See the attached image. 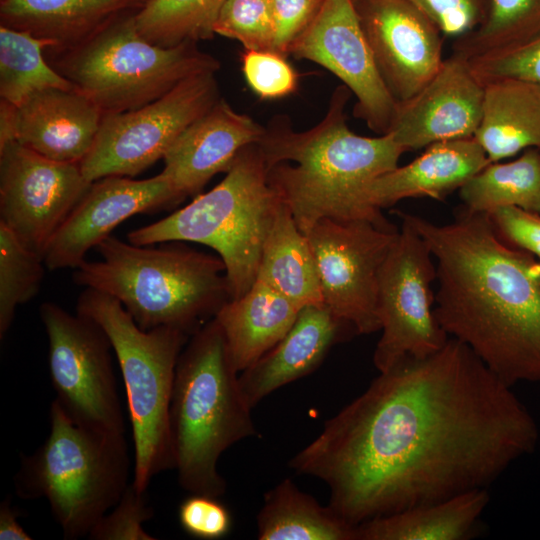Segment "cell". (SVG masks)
Here are the masks:
<instances>
[{"label":"cell","mask_w":540,"mask_h":540,"mask_svg":"<svg viewBox=\"0 0 540 540\" xmlns=\"http://www.w3.org/2000/svg\"><path fill=\"white\" fill-rule=\"evenodd\" d=\"M379 373L289 463L324 481L329 506L355 526L488 489L537 447L528 408L455 338Z\"/></svg>","instance_id":"6da1fadb"},{"label":"cell","mask_w":540,"mask_h":540,"mask_svg":"<svg viewBox=\"0 0 540 540\" xmlns=\"http://www.w3.org/2000/svg\"><path fill=\"white\" fill-rule=\"evenodd\" d=\"M436 263L434 314L502 382H540V261L497 235L487 213L461 207L447 224L395 211Z\"/></svg>","instance_id":"7a4b0ae2"},{"label":"cell","mask_w":540,"mask_h":540,"mask_svg":"<svg viewBox=\"0 0 540 540\" xmlns=\"http://www.w3.org/2000/svg\"><path fill=\"white\" fill-rule=\"evenodd\" d=\"M350 94L340 85L317 125L301 132L277 119L258 142L268 182L304 234L326 218L393 226L371 205L366 191L373 179L398 166L404 150L390 134L366 137L348 127Z\"/></svg>","instance_id":"3957f363"},{"label":"cell","mask_w":540,"mask_h":540,"mask_svg":"<svg viewBox=\"0 0 540 540\" xmlns=\"http://www.w3.org/2000/svg\"><path fill=\"white\" fill-rule=\"evenodd\" d=\"M237 373L223 330L212 318L179 356L169 410L173 468L190 494L222 496L220 456L238 441L259 436Z\"/></svg>","instance_id":"277c9868"},{"label":"cell","mask_w":540,"mask_h":540,"mask_svg":"<svg viewBox=\"0 0 540 540\" xmlns=\"http://www.w3.org/2000/svg\"><path fill=\"white\" fill-rule=\"evenodd\" d=\"M177 243L110 235L96 246L101 259L85 260L73 280L116 298L143 330L169 326L191 336L231 297L221 258Z\"/></svg>","instance_id":"5b68a950"},{"label":"cell","mask_w":540,"mask_h":540,"mask_svg":"<svg viewBox=\"0 0 540 540\" xmlns=\"http://www.w3.org/2000/svg\"><path fill=\"white\" fill-rule=\"evenodd\" d=\"M280 204L268 182L262 150L254 143L239 152L210 191L130 231L127 238L136 245L192 242L210 247L225 265L231 299H237L256 281L263 244Z\"/></svg>","instance_id":"8992f818"},{"label":"cell","mask_w":540,"mask_h":540,"mask_svg":"<svg viewBox=\"0 0 540 540\" xmlns=\"http://www.w3.org/2000/svg\"><path fill=\"white\" fill-rule=\"evenodd\" d=\"M130 457L124 434L75 423L53 400L50 432L31 455L22 456L15 490L25 499L46 498L63 537L89 535L128 487Z\"/></svg>","instance_id":"52a82bcc"},{"label":"cell","mask_w":540,"mask_h":540,"mask_svg":"<svg viewBox=\"0 0 540 540\" xmlns=\"http://www.w3.org/2000/svg\"><path fill=\"white\" fill-rule=\"evenodd\" d=\"M76 312L103 328L116 354L133 434L132 485L146 492L154 476L173 468L169 410L176 365L190 335L169 326L143 330L116 298L92 288L81 292Z\"/></svg>","instance_id":"ba28073f"},{"label":"cell","mask_w":540,"mask_h":540,"mask_svg":"<svg viewBox=\"0 0 540 540\" xmlns=\"http://www.w3.org/2000/svg\"><path fill=\"white\" fill-rule=\"evenodd\" d=\"M136 12L75 47L48 51L53 52L51 66L103 114L140 108L189 77L220 69V62L196 42L163 47L146 40L137 30Z\"/></svg>","instance_id":"9c48e42d"},{"label":"cell","mask_w":540,"mask_h":540,"mask_svg":"<svg viewBox=\"0 0 540 540\" xmlns=\"http://www.w3.org/2000/svg\"><path fill=\"white\" fill-rule=\"evenodd\" d=\"M49 341L55 401L75 423L103 433L125 434L113 372L111 342L90 317L53 302L40 306Z\"/></svg>","instance_id":"30bf717a"},{"label":"cell","mask_w":540,"mask_h":540,"mask_svg":"<svg viewBox=\"0 0 540 540\" xmlns=\"http://www.w3.org/2000/svg\"><path fill=\"white\" fill-rule=\"evenodd\" d=\"M220 99L215 73L189 77L140 108L104 114L95 142L80 163L89 182L133 177L159 159L176 138Z\"/></svg>","instance_id":"8fae6325"},{"label":"cell","mask_w":540,"mask_h":540,"mask_svg":"<svg viewBox=\"0 0 540 540\" xmlns=\"http://www.w3.org/2000/svg\"><path fill=\"white\" fill-rule=\"evenodd\" d=\"M399 217L401 228L379 274L378 316L382 334L373 354L379 372L407 356H429L450 338L434 314V257L420 233L407 219Z\"/></svg>","instance_id":"7c38bea8"},{"label":"cell","mask_w":540,"mask_h":540,"mask_svg":"<svg viewBox=\"0 0 540 540\" xmlns=\"http://www.w3.org/2000/svg\"><path fill=\"white\" fill-rule=\"evenodd\" d=\"M399 230L369 220L322 219L305 235L316 261L323 304L357 334L380 330L378 282Z\"/></svg>","instance_id":"4fadbf2b"},{"label":"cell","mask_w":540,"mask_h":540,"mask_svg":"<svg viewBox=\"0 0 540 540\" xmlns=\"http://www.w3.org/2000/svg\"><path fill=\"white\" fill-rule=\"evenodd\" d=\"M91 183L80 164L54 161L10 142L0 147V223L44 259Z\"/></svg>","instance_id":"5bb4252c"},{"label":"cell","mask_w":540,"mask_h":540,"mask_svg":"<svg viewBox=\"0 0 540 540\" xmlns=\"http://www.w3.org/2000/svg\"><path fill=\"white\" fill-rule=\"evenodd\" d=\"M289 53L337 76L356 98L355 116L380 135L388 132L397 102L379 73L354 0H323Z\"/></svg>","instance_id":"9a60e30c"},{"label":"cell","mask_w":540,"mask_h":540,"mask_svg":"<svg viewBox=\"0 0 540 540\" xmlns=\"http://www.w3.org/2000/svg\"><path fill=\"white\" fill-rule=\"evenodd\" d=\"M379 73L396 100L416 94L438 71L441 31L412 0H354Z\"/></svg>","instance_id":"2e32d148"},{"label":"cell","mask_w":540,"mask_h":540,"mask_svg":"<svg viewBox=\"0 0 540 540\" xmlns=\"http://www.w3.org/2000/svg\"><path fill=\"white\" fill-rule=\"evenodd\" d=\"M183 198L161 171L142 180L108 176L91 183L49 244L45 266L50 270L79 267L90 249L131 216L151 213Z\"/></svg>","instance_id":"e0dca14e"},{"label":"cell","mask_w":540,"mask_h":540,"mask_svg":"<svg viewBox=\"0 0 540 540\" xmlns=\"http://www.w3.org/2000/svg\"><path fill=\"white\" fill-rule=\"evenodd\" d=\"M484 82L470 62L452 53L412 97L397 102L386 134L404 150L474 137L482 117Z\"/></svg>","instance_id":"ac0fdd59"},{"label":"cell","mask_w":540,"mask_h":540,"mask_svg":"<svg viewBox=\"0 0 540 540\" xmlns=\"http://www.w3.org/2000/svg\"><path fill=\"white\" fill-rule=\"evenodd\" d=\"M265 130L220 98L172 143L162 158V172L183 199L198 194L213 176L230 169L244 147L258 143Z\"/></svg>","instance_id":"d6986e66"},{"label":"cell","mask_w":540,"mask_h":540,"mask_svg":"<svg viewBox=\"0 0 540 540\" xmlns=\"http://www.w3.org/2000/svg\"><path fill=\"white\" fill-rule=\"evenodd\" d=\"M103 115L76 89H43L15 106L14 140L51 160L80 164L95 142Z\"/></svg>","instance_id":"ffe728a7"},{"label":"cell","mask_w":540,"mask_h":540,"mask_svg":"<svg viewBox=\"0 0 540 540\" xmlns=\"http://www.w3.org/2000/svg\"><path fill=\"white\" fill-rule=\"evenodd\" d=\"M347 332L357 334L324 304L301 308L287 334L241 372L239 383L251 408L276 389L315 370Z\"/></svg>","instance_id":"44dd1931"},{"label":"cell","mask_w":540,"mask_h":540,"mask_svg":"<svg viewBox=\"0 0 540 540\" xmlns=\"http://www.w3.org/2000/svg\"><path fill=\"white\" fill-rule=\"evenodd\" d=\"M488 164L474 137L436 142L412 162L373 179L367 187V198L380 210L406 198L441 201Z\"/></svg>","instance_id":"7402d4cb"},{"label":"cell","mask_w":540,"mask_h":540,"mask_svg":"<svg viewBox=\"0 0 540 540\" xmlns=\"http://www.w3.org/2000/svg\"><path fill=\"white\" fill-rule=\"evenodd\" d=\"M147 0H0L1 26L45 39L61 51L89 39Z\"/></svg>","instance_id":"603a6c76"},{"label":"cell","mask_w":540,"mask_h":540,"mask_svg":"<svg viewBox=\"0 0 540 540\" xmlns=\"http://www.w3.org/2000/svg\"><path fill=\"white\" fill-rule=\"evenodd\" d=\"M300 310L259 280L243 296L227 301L214 318L236 370L244 371L271 350L293 326Z\"/></svg>","instance_id":"cb8c5ba5"},{"label":"cell","mask_w":540,"mask_h":540,"mask_svg":"<svg viewBox=\"0 0 540 540\" xmlns=\"http://www.w3.org/2000/svg\"><path fill=\"white\" fill-rule=\"evenodd\" d=\"M474 138L490 163L540 149V85L516 78L484 81L482 117Z\"/></svg>","instance_id":"d4e9b609"},{"label":"cell","mask_w":540,"mask_h":540,"mask_svg":"<svg viewBox=\"0 0 540 540\" xmlns=\"http://www.w3.org/2000/svg\"><path fill=\"white\" fill-rule=\"evenodd\" d=\"M487 489L379 516L357 525V540H467L481 531Z\"/></svg>","instance_id":"484cf974"},{"label":"cell","mask_w":540,"mask_h":540,"mask_svg":"<svg viewBox=\"0 0 540 540\" xmlns=\"http://www.w3.org/2000/svg\"><path fill=\"white\" fill-rule=\"evenodd\" d=\"M256 280L301 308L323 304L311 245L282 201L263 244Z\"/></svg>","instance_id":"4316f807"},{"label":"cell","mask_w":540,"mask_h":540,"mask_svg":"<svg viewBox=\"0 0 540 540\" xmlns=\"http://www.w3.org/2000/svg\"><path fill=\"white\" fill-rule=\"evenodd\" d=\"M257 536L260 540H357V526L287 478L265 494Z\"/></svg>","instance_id":"83f0119b"},{"label":"cell","mask_w":540,"mask_h":540,"mask_svg":"<svg viewBox=\"0 0 540 540\" xmlns=\"http://www.w3.org/2000/svg\"><path fill=\"white\" fill-rule=\"evenodd\" d=\"M459 196L473 212L514 206L540 214V149H526L510 162L488 164L459 189Z\"/></svg>","instance_id":"f1b7e54d"},{"label":"cell","mask_w":540,"mask_h":540,"mask_svg":"<svg viewBox=\"0 0 540 540\" xmlns=\"http://www.w3.org/2000/svg\"><path fill=\"white\" fill-rule=\"evenodd\" d=\"M51 47L45 39L0 26V96L17 106L34 92L75 87L44 58Z\"/></svg>","instance_id":"f546056e"},{"label":"cell","mask_w":540,"mask_h":540,"mask_svg":"<svg viewBox=\"0 0 540 540\" xmlns=\"http://www.w3.org/2000/svg\"><path fill=\"white\" fill-rule=\"evenodd\" d=\"M540 36V0H490L483 23L455 39L453 53L473 60L524 45Z\"/></svg>","instance_id":"4dcf8cb0"},{"label":"cell","mask_w":540,"mask_h":540,"mask_svg":"<svg viewBox=\"0 0 540 540\" xmlns=\"http://www.w3.org/2000/svg\"><path fill=\"white\" fill-rule=\"evenodd\" d=\"M225 0H147L134 14L138 32L149 42L172 47L213 37Z\"/></svg>","instance_id":"1f68e13d"},{"label":"cell","mask_w":540,"mask_h":540,"mask_svg":"<svg viewBox=\"0 0 540 540\" xmlns=\"http://www.w3.org/2000/svg\"><path fill=\"white\" fill-rule=\"evenodd\" d=\"M44 259L25 247L0 223V337L9 330L16 308L30 301L44 277Z\"/></svg>","instance_id":"d6a6232c"},{"label":"cell","mask_w":540,"mask_h":540,"mask_svg":"<svg viewBox=\"0 0 540 540\" xmlns=\"http://www.w3.org/2000/svg\"><path fill=\"white\" fill-rule=\"evenodd\" d=\"M213 31L239 41L245 50H272L275 26L270 0H225Z\"/></svg>","instance_id":"836d02e7"},{"label":"cell","mask_w":540,"mask_h":540,"mask_svg":"<svg viewBox=\"0 0 540 540\" xmlns=\"http://www.w3.org/2000/svg\"><path fill=\"white\" fill-rule=\"evenodd\" d=\"M285 56L273 50L244 49L241 55L244 78L261 99H279L297 89L299 75Z\"/></svg>","instance_id":"e575fe53"},{"label":"cell","mask_w":540,"mask_h":540,"mask_svg":"<svg viewBox=\"0 0 540 540\" xmlns=\"http://www.w3.org/2000/svg\"><path fill=\"white\" fill-rule=\"evenodd\" d=\"M154 512L145 492L130 483L118 503L93 527L88 537L94 540H154L143 524Z\"/></svg>","instance_id":"d590c367"},{"label":"cell","mask_w":540,"mask_h":540,"mask_svg":"<svg viewBox=\"0 0 540 540\" xmlns=\"http://www.w3.org/2000/svg\"><path fill=\"white\" fill-rule=\"evenodd\" d=\"M468 61L483 82L516 78L540 85V36L519 47Z\"/></svg>","instance_id":"8d00e7d4"},{"label":"cell","mask_w":540,"mask_h":540,"mask_svg":"<svg viewBox=\"0 0 540 540\" xmlns=\"http://www.w3.org/2000/svg\"><path fill=\"white\" fill-rule=\"evenodd\" d=\"M436 24L444 37L460 38L484 21L490 0H412Z\"/></svg>","instance_id":"74e56055"},{"label":"cell","mask_w":540,"mask_h":540,"mask_svg":"<svg viewBox=\"0 0 540 540\" xmlns=\"http://www.w3.org/2000/svg\"><path fill=\"white\" fill-rule=\"evenodd\" d=\"M182 529L190 536L214 540L224 537L231 528V515L217 497L191 494L178 510Z\"/></svg>","instance_id":"f35d334b"},{"label":"cell","mask_w":540,"mask_h":540,"mask_svg":"<svg viewBox=\"0 0 540 540\" xmlns=\"http://www.w3.org/2000/svg\"><path fill=\"white\" fill-rule=\"evenodd\" d=\"M487 214L501 240L540 261V214L514 206L499 207Z\"/></svg>","instance_id":"ab89813d"},{"label":"cell","mask_w":540,"mask_h":540,"mask_svg":"<svg viewBox=\"0 0 540 540\" xmlns=\"http://www.w3.org/2000/svg\"><path fill=\"white\" fill-rule=\"evenodd\" d=\"M323 0H270L275 36L272 50L289 54L293 42L317 13Z\"/></svg>","instance_id":"60d3db41"},{"label":"cell","mask_w":540,"mask_h":540,"mask_svg":"<svg viewBox=\"0 0 540 540\" xmlns=\"http://www.w3.org/2000/svg\"><path fill=\"white\" fill-rule=\"evenodd\" d=\"M18 511L10 504L9 499L0 504V539L31 540L32 537L18 522Z\"/></svg>","instance_id":"b9f144b4"},{"label":"cell","mask_w":540,"mask_h":540,"mask_svg":"<svg viewBox=\"0 0 540 540\" xmlns=\"http://www.w3.org/2000/svg\"><path fill=\"white\" fill-rule=\"evenodd\" d=\"M15 105L1 99L0 101V147L14 140Z\"/></svg>","instance_id":"7bdbcfd3"}]
</instances>
